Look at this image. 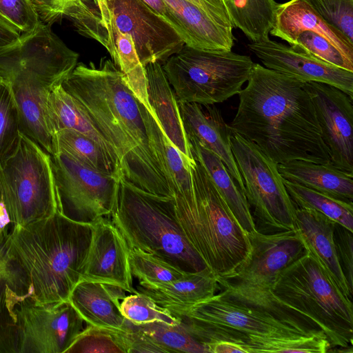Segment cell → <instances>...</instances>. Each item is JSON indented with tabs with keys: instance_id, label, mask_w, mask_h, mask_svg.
I'll use <instances>...</instances> for the list:
<instances>
[{
	"instance_id": "obj_1",
	"label": "cell",
	"mask_w": 353,
	"mask_h": 353,
	"mask_svg": "<svg viewBox=\"0 0 353 353\" xmlns=\"http://www.w3.org/2000/svg\"><path fill=\"white\" fill-rule=\"evenodd\" d=\"M61 85L108 143L124 179L146 192L173 196L150 112L112 59L77 63Z\"/></svg>"
},
{
	"instance_id": "obj_2",
	"label": "cell",
	"mask_w": 353,
	"mask_h": 353,
	"mask_svg": "<svg viewBox=\"0 0 353 353\" xmlns=\"http://www.w3.org/2000/svg\"><path fill=\"white\" fill-rule=\"evenodd\" d=\"M218 282L221 292L174 316L208 350L216 343L232 344L241 353H325L331 348L320 328L281 305L270 291Z\"/></svg>"
},
{
	"instance_id": "obj_3",
	"label": "cell",
	"mask_w": 353,
	"mask_h": 353,
	"mask_svg": "<svg viewBox=\"0 0 353 353\" xmlns=\"http://www.w3.org/2000/svg\"><path fill=\"white\" fill-rule=\"evenodd\" d=\"M229 129L277 164L330 163L305 82L254 63Z\"/></svg>"
},
{
	"instance_id": "obj_4",
	"label": "cell",
	"mask_w": 353,
	"mask_h": 353,
	"mask_svg": "<svg viewBox=\"0 0 353 353\" xmlns=\"http://www.w3.org/2000/svg\"><path fill=\"white\" fill-rule=\"evenodd\" d=\"M92 224L51 216L12 226L3 247L39 304L68 301L82 275L92 237Z\"/></svg>"
},
{
	"instance_id": "obj_5",
	"label": "cell",
	"mask_w": 353,
	"mask_h": 353,
	"mask_svg": "<svg viewBox=\"0 0 353 353\" xmlns=\"http://www.w3.org/2000/svg\"><path fill=\"white\" fill-rule=\"evenodd\" d=\"M194 159V194L173 196L176 216L207 267L217 279H226L250 255V242L203 166Z\"/></svg>"
},
{
	"instance_id": "obj_6",
	"label": "cell",
	"mask_w": 353,
	"mask_h": 353,
	"mask_svg": "<svg viewBox=\"0 0 353 353\" xmlns=\"http://www.w3.org/2000/svg\"><path fill=\"white\" fill-rule=\"evenodd\" d=\"M109 216L130 249L151 254L185 273L208 268L179 223L173 196L146 192L121 177Z\"/></svg>"
},
{
	"instance_id": "obj_7",
	"label": "cell",
	"mask_w": 353,
	"mask_h": 353,
	"mask_svg": "<svg viewBox=\"0 0 353 353\" xmlns=\"http://www.w3.org/2000/svg\"><path fill=\"white\" fill-rule=\"evenodd\" d=\"M270 292L281 305L320 328L331 347L352 350V301L309 252L279 274Z\"/></svg>"
},
{
	"instance_id": "obj_8",
	"label": "cell",
	"mask_w": 353,
	"mask_h": 353,
	"mask_svg": "<svg viewBox=\"0 0 353 353\" xmlns=\"http://www.w3.org/2000/svg\"><path fill=\"white\" fill-rule=\"evenodd\" d=\"M249 56L184 44L162 63L178 101L214 105L239 94L251 75Z\"/></svg>"
},
{
	"instance_id": "obj_9",
	"label": "cell",
	"mask_w": 353,
	"mask_h": 353,
	"mask_svg": "<svg viewBox=\"0 0 353 353\" xmlns=\"http://www.w3.org/2000/svg\"><path fill=\"white\" fill-rule=\"evenodd\" d=\"M0 191L12 226L60 212L51 156L21 132L14 152L0 163Z\"/></svg>"
},
{
	"instance_id": "obj_10",
	"label": "cell",
	"mask_w": 353,
	"mask_h": 353,
	"mask_svg": "<svg viewBox=\"0 0 353 353\" xmlns=\"http://www.w3.org/2000/svg\"><path fill=\"white\" fill-rule=\"evenodd\" d=\"M230 141L257 231L273 234L296 230L295 205L278 164L256 144L231 130Z\"/></svg>"
},
{
	"instance_id": "obj_11",
	"label": "cell",
	"mask_w": 353,
	"mask_h": 353,
	"mask_svg": "<svg viewBox=\"0 0 353 353\" xmlns=\"http://www.w3.org/2000/svg\"><path fill=\"white\" fill-rule=\"evenodd\" d=\"M79 54L69 48L41 21L11 45L0 49V76L34 79L50 90L61 85L77 65Z\"/></svg>"
},
{
	"instance_id": "obj_12",
	"label": "cell",
	"mask_w": 353,
	"mask_h": 353,
	"mask_svg": "<svg viewBox=\"0 0 353 353\" xmlns=\"http://www.w3.org/2000/svg\"><path fill=\"white\" fill-rule=\"evenodd\" d=\"M50 156L60 212L72 221L90 224L109 216L121 177L96 171L60 152Z\"/></svg>"
},
{
	"instance_id": "obj_13",
	"label": "cell",
	"mask_w": 353,
	"mask_h": 353,
	"mask_svg": "<svg viewBox=\"0 0 353 353\" xmlns=\"http://www.w3.org/2000/svg\"><path fill=\"white\" fill-rule=\"evenodd\" d=\"M270 34L328 63L353 72V44L302 0L278 3Z\"/></svg>"
},
{
	"instance_id": "obj_14",
	"label": "cell",
	"mask_w": 353,
	"mask_h": 353,
	"mask_svg": "<svg viewBox=\"0 0 353 353\" xmlns=\"http://www.w3.org/2000/svg\"><path fill=\"white\" fill-rule=\"evenodd\" d=\"M84 320L68 301L39 304L27 299L16 310L17 353H66L84 330Z\"/></svg>"
},
{
	"instance_id": "obj_15",
	"label": "cell",
	"mask_w": 353,
	"mask_h": 353,
	"mask_svg": "<svg viewBox=\"0 0 353 353\" xmlns=\"http://www.w3.org/2000/svg\"><path fill=\"white\" fill-rule=\"evenodd\" d=\"M106 11L114 25L133 39L139 59L163 63L185 44L174 28L143 0H107Z\"/></svg>"
},
{
	"instance_id": "obj_16",
	"label": "cell",
	"mask_w": 353,
	"mask_h": 353,
	"mask_svg": "<svg viewBox=\"0 0 353 353\" xmlns=\"http://www.w3.org/2000/svg\"><path fill=\"white\" fill-rule=\"evenodd\" d=\"M248 236L251 245L250 255L223 280L270 291L279 274L307 252L296 230L273 234L257 231Z\"/></svg>"
},
{
	"instance_id": "obj_17",
	"label": "cell",
	"mask_w": 353,
	"mask_h": 353,
	"mask_svg": "<svg viewBox=\"0 0 353 353\" xmlns=\"http://www.w3.org/2000/svg\"><path fill=\"white\" fill-rule=\"evenodd\" d=\"M327 148L330 163L353 174L352 98L323 83L305 82Z\"/></svg>"
},
{
	"instance_id": "obj_18",
	"label": "cell",
	"mask_w": 353,
	"mask_h": 353,
	"mask_svg": "<svg viewBox=\"0 0 353 353\" xmlns=\"http://www.w3.org/2000/svg\"><path fill=\"white\" fill-rule=\"evenodd\" d=\"M248 48L268 69L304 82L314 81L333 85L353 98V72L270 39L252 41L248 44Z\"/></svg>"
},
{
	"instance_id": "obj_19",
	"label": "cell",
	"mask_w": 353,
	"mask_h": 353,
	"mask_svg": "<svg viewBox=\"0 0 353 353\" xmlns=\"http://www.w3.org/2000/svg\"><path fill=\"white\" fill-rule=\"evenodd\" d=\"M92 224V237L82 280L93 281L137 293L132 287L130 248L110 219L101 217Z\"/></svg>"
},
{
	"instance_id": "obj_20",
	"label": "cell",
	"mask_w": 353,
	"mask_h": 353,
	"mask_svg": "<svg viewBox=\"0 0 353 353\" xmlns=\"http://www.w3.org/2000/svg\"><path fill=\"white\" fill-rule=\"evenodd\" d=\"M18 111L19 130L50 155L58 153L57 133L51 120L50 89L34 79L16 76L6 82Z\"/></svg>"
},
{
	"instance_id": "obj_21",
	"label": "cell",
	"mask_w": 353,
	"mask_h": 353,
	"mask_svg": "<svg viewBox=\"0 0 353 353\" xmlns=\"http://www.w3.org/2000/svg\"><path fill=\"white\" fill-rule=\"evenodd\" d=\"M178 104L187 138L197 141L216 154L244 193L243 179L232 152L230 130L219 110L214 105L181 101Z\"/></svg>"
},
{
	"instance_id": "obj_22",
	"label": "cell",
	"mask_w": 353,
	"mask_h": 353,
	"mask_svg": "<svg viewBox=\"0 0 353 353\" xmlns=\"http://www.w3.org/2000/svg\"><path fill=\"white\" fill-rule=\"evenodd\" d=\"M296 230L307 252L317 261L340 290L352 300L350 289L342 271L334 242L336 222L323 214L295 206Z\"/></svg>"
},
{
	"instance_id": "obj_23",
	"label": "cell",
	"mask_w": 353,
	"mask_h": 353,
	"mask_svg": "<svg viewBox=\"0 0 353 353\" xmlns=\"http://www.w3.org/2000/svg\"><path fill=\"white\" fill-rule=\"evenodd\" d=\"M123 290L98 281L81 280L72 290L68 301L88 325L124 331L127 319L121 312Z\"/></svg>"
},
{
	"instance_id": "obj_24",
	"label": "cell",
	"mask_w": 353,
	"mask_h": 353,
	"mask_svg": "<svg viewBox=\"0 0 353 353\" xmlns=\"http://www.w3.org/2000/svg\"><path fill=\"white\" fill-rule=\"evenodd\" d=\"M149 104L163 132L176 148L190 161H194L175 93L162 64L159 62L145 66Z\"/></svg>"
},
{
	"instance_id": "obj_25",
	"label": "cell",
	"mask_w": 353,
	"mask_h": 353,
	"mask_svg": "<svg viewBox=\"0 0 353 353\" xmlns=\"http://www.w3.org/2000/svg\"><path fill=\"white\" fill-rule=\"evenodd\" d=\"M219 288L217 277L206 268L197 272L185 273L179 279L159 286H139L138 292L176 316L212 297Z\"/></svg>"
},
{
	"instance_id": "obj_26",
	"label": "cell",
	"mask_w": 353,
	"mask_h": 353,
	"mask_svg": "<svg viewBox=\"0 0 353 353\" xmlns=\"http://www.w3.org/2000/svg\"><path fill=\"white\" fill-rule=\"evenodd\" d=\"M281 176L293 183L353 203V174L331 163L295 160L278 164Z\"/></svg>"
},
{
	"instance_id": "obj_27",
	"label": "cell",
	"mask_w": 353,
	"mask_h": 353,
	"mask_svg": "<svg viewBox=\"0 0 353 353\" xmlns=\"http://www.w3.org/2000/svg\"><path fill=\"white\" fill-rule=\"evenodd\" d=\"M176 14L187 36L185 45L214 50H232L234 36L227 27L185 0H163Z\"/></svg>"
},
{
	"instance_id": "obj_28",
	"label": "cell",
	"mask_w": 353,
	"mask_h": 353,
	"mask_svg": "<svg viewBox=\"0 0 353 353\" xmlns=\"http://www.w3.org/2000/svg\"><path fill=\"white\" fill-rule=\"evenodd\" d=\"M192 154L199 161L247 234L257 232L250 205L221 159L197 141L188 138Z\"/></svg>"
},
{
	"instance_id": "obj_29",
	"label": "cell",
	"mask_w": 353,
	"mask_h": 353,
	"mask_svg": "<svg viewBox=\"0 0 353 353\" xmlns=\"http://www.w3.org/2000/svg\"><path fill=\"white\" fill-rule=\"evenodd\" d=\"M29 285L13 263L0 265V353H16V310L30 299Z\"/></svg>"
},
{
	"instance_id": "obj_30",
	"label": "cell",
	"mask_w": 353,
	"mask_h": 353,
	"mask_svg": "<svg viewBox=\"0 0 353 353\" xmlns=\"http://www.w3.org/2000/svg\"><path fill=\"white\" fill-rule=\"evenodd\" d=\"M105 6L99 8L98 12L104 26L113 35L114 50L110 55L112 60L123 74L128 85L138 100L152 112L148 99L145 69L139 59L133 39L129 34L122 33L114 25Z\"/></svg>"
},
{
	"instance_id": "obj_31",
	"label": "cell",
	"mask_w": 353,
	"mask_h": 353,
	"mask_svg": "<svg viewBox=\"0 0 353 353\" xmlns=\"http://www.w3.org/2000/svg\"><path fill=\"white\" fill-rule=\"evenodd\" d=\"M48 103L56 133L63 130H71L83 134L100 144L117 161L110 145L94 126L80 103L61 85L51 89Z\"/></svg>"
},
{
	"instance_id": "obj_32",
	"label": "cell",
	"mask_w": 353,
	"mask_h": 353,
	"mask_svg": "<svg viewBox=\"0 0 353 353\" xmlns=\"http://www.w3.org/2000/svg\"><path fill=\"white\" fill-rule=\"evenodd\" d=\"M234 28L251 41L269 39L278 3L274 0H222Z\"/></svg>"
},
{
	"instance_id": "obj_33",
	"label": "cell",
	"mask_w": 353,
	"mask_h": 353,
	"mask_svg": "<svg viewBox=\"0 0 353 353\" xmlns=\"http://www.w3.org/2000/svg\"><path fill=\"white\" fill-rule=\"evenodd\" d=\"M58 152H62L92 169L108 175L122 177L117 161L100 144L71 130L57 133Z\"/></svg>"
},
{
	"instance_id": "obj_34",
	"label": "cell",
	"mask_w": 353,
	"mask_h": 353,
	"mask_svg": "<svg viewBox=\"0 0 353 353\" xmlns=\"http://www.w3.org/2000/svg\"><path fill=\"white\" fill-rule=\"evenodd\" d=\"M283 183L296 207L316 210L353 232L352 203L345 202L284 179Z\"/></svg>"
},
{
	"instance_id": "obj_35",
	"label": "cell",
	"mask_w": 353,
	"mask_h": 353,
	"mask_svg": "<svg viewBox=\"0 0 353 353\" xmlns=\"http://www.w3.org/2000/svg\"><path fill=\"white\" fill-rule=\"evenodd\" d=\"M150 122L154 137L163 154L164 165L173 196L182 197L192 196L194 188L190 165L194 161H190L170 141L152 112H150Z\"/></svg>"
},
{
	"instance_id": "obj_36",
	"label": "cell",
	"mask_w": 353,
	"mask_h": 353,
	"mask_svg": "<svg viewBox=\"0 0 353 353\" xmlns=\"http://www.w3.org/2000/svg\"><path fill=\"white\" fill-rule=\"evenodd\" d=\"M130 323L163 352L209 353L206 347L194 339L180 322L175 324L161 321Z\"/></svg>"
},
{
	"instance_id": "obj_37",
	"label": "cell",
	"mask_w": 353,
	"mask_h": 353,
	"mask_svg": "<svg viewBox=\"0 0 353 353\" xmlns=\"http://www.w3.org/2000/svg\"><path fill=\"white\" fill-rule=\"evenodd\" d=\"M131 274L141 286L152 288L172 282L183 276V272L159 259L136 249H130Z\"/></svg>"
},
{
	"instance_id": "obj_38",
	"label": "cell",
	"mask_w": 353,
	"mask_h": 353,
	"mask_svg": "<svg viewBox=\"0 0 353 353\" xmlns=\"http://www.w3.org/2000/svg\"><path fill=\"white\" fill-rule=\"evenodd\" d=\"M66 353H127L121 331L89 325Z\"/></svg>"
},
{
	"instance_id": "obj_39",
	"label": "cell",
	"mask_w": 353,
	"mask_h": 353,
	"mask_svg": "<svg viewBox=\"0 0 353 353\" xmlns=\"http://www.w3.org/2000/svg\"><path fill=\"white\" fill-rule=\"evenodd\" d=\"M17 105L10 85H0V163L11 154L19 139Z\"/></svg>"
},
{
	"instance_id": "obj_40",
	"label": "cell",
	"mask_w": 353,
	"mask_h": 353,
	"mask_svg": "<svg viewBox=\"0 0 353 353\" xmlns=\"http://www.w3.org/2000/svg\"><path fill=\"white\" fill-rule=\"evenodd\" d=\"M120 307L123 316L135 324L154 321L172 324L180 322L169 311L159 306L148 296L139 292L125 296L120 303Z\"/></svg>"
},
{
	"instance_id": "obj_41",
	"label": "cell",
	"mask_w": 353,
	"mask_h": 353,
	"mask_svg": "<svg viewBox=\"0 0 353 353\" xmlns=\"http://www.w3.org/2000/svg\"><path fill=\"white\" fill-rule=\"evenodd\" d=\"M353 44V0H302Z\"/></svg>"
},
{
	"instance_id": "obj_42",
	"label": "cell",
	"mask_w": 353,
	"mask_h": 353,
	"mask_svg": "<svg viewBox=\"0 0 353 353\" xmlns=\"http://www.w3.org/2000/svg\"><path fill=\"white\" fill-rule=\"evenodd\" d=\"M0 19L23 33L32 31L40 22L31 0H0Z\"/></svg>"
},
{
	"instance_id": "obj_43",
	"label": "cell",
	"mask_w": 353,
	"mask_h": 353,
	"mask_svg": "<svg viewBox=\"0 0 353 353\" xmlns=\"http://www.w3.org/2000/svg\"><path fill=\"white\" fill-rule=\"evenodd\" d=\"M352 232L336 223L334 237L339 261L349 287L353 290Z\"/></svg>"
},
{
	"instance_id": "obj_44",
	"label": "cell",
	"mask_w": 353,
	"mask_h": 353,
	"mask_svg": "<svg viewBox=\"0 0 353 353\" xmlns=\"http://www.w3.org/2000/svg\"><path fill=\"white\" fill-rule=\"evenodd\" d=\"M39 20L51 26L84 0H31Z\"/></svg>"
},
{
	"instance_id": "obj_45",
	"label": "cell",
	"mask_w": 353,
	"mask_h": 353,
	"mask_svg": "<svg viewBox=\"0 0 353 353\" xmlns=\"http://www.w3.org/2000/svg\"><path fill=\"white\" fill-rule=\"evenodd\" d=\"M199 8L217 22L233 28L222 0H185Z\"/></svg>"
},
{
	"instance_id": "obj_46",
	"label": "cell",
	"mask_w": 353,
	"mask_h": 353,
	"mask_svg": "<svg viewBox=\"0 0 353 353\" xmlns=\"http://www.w3.org/2000/svg\"><path fill=\"white\" fill-rule=\"evenodd\" d=\"M143 1L174 29L185 44L187 41V36L183 27L176 14L170 9L165 2L163 0Z\"/></svg>"
},
{
	"instance_id": "obj_47",
	"label": "cell",
	"mask_w": 353,
	"mask_h": 353,
	"mask_svg": "<svg viewBox=\"0 0 353 353\" xmlns=\"http://www.w3.org/2000/svg\"><path fill=\"white\" fill-rule=\"evenodd\" d=\"M19 37L18 30L0 19V49L11 45Z\"/></svg>"
},
{
	"instance_id": "obj_48",
	"label": "cell",
	"mask_w": 353,
	"mask_h": 353,
	"mask_svg": "<svg viewBox=\"0 0 353 353\" xmlns=\"http://www.w3.org/2000/svg\"><path fill=\"white\" fill-rule=\"evenodd\" d=\"M11 225L8 216L2 202L0 191V239L3 241L9 232V226Z\"/></svg>"
},
{
	"instance_id": "obj_49",
	"label": "cell",
	"mask_w": 353,
	"mask_h": 353,
	"mask_svg": "<svg viewBox=\"0 0 353 353\" xmlns=\"http://www.w3.org/2000/svg\"><path fill=\"white\" fill-rule=\"evenodd\" d=\"M12 262L8 257L3 245H0V265L9 264Z\"/></svg>"
},
{
	"instance_id": "obj_50",
	"label": "cell",
	"mask_w": 353,
	"mask_h": 353,
	"mask_svg": "<svg viewBox=\"0 0 353 353\" xmlns=\"http://www.w3.org/2000/svg\"><path fill=\"white\" fill-rule=\"evenodd\" d=\"M92 1L94 3L95 6H97L105 3L107 0H92Z\"/></svg>"
},
{
	"instance_id": "obj_51",
	"label": "cell",
	"mask_w": 353,
	"mask_h": 353,
	"mask_svg": "<svg viewBox=\"0 0 353 353\" xmlns=\"http://www.w3.org/2000/svg\"><path fill=\"white\" fill-rule=\"evenodd\" d=\"M4 82L3 78L0 76V85Z\"/></svg>"
},
{
	"instance_id": "obj_52",
	"label": "cell",
	"mask_w": 353,
	"mask_h": 353,
	"mask_svg": "<svg viewBox=\"0 0 353 353\" xmlns=\"http://www.w3.org/2000/svg\"><path fill=\"white\" fill-rule=\"evenodd\" d=\"M0 245H3V241H1V239H0Z\"/></svg>"
}]
</instances>
